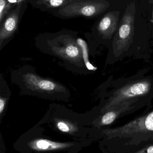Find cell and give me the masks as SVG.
Returning a JSON list of instances; mask_svg holds the SVG:
<instances>
[{
	"label": "cell",
	"mask_w": 153,
	"mask_h": 153,
	"mask_svg": "<svg viewBox=\"0 0 153 153\" xmlns=\"http://www.w3.org/2000/svg\"><path fill=\"white\" fill-rule=\"evenodd\" d=\"M6 100L5 99L1 97L0 98V113L1 114L4 109V107L5 105Z\"/></svg>",
	"instance_id": "obj_14"
},
{
	"label": "cell",
	"mask_w": 153,
	"mask_h": 153,
	"mask_svg": "<svg viewBox=\"0 0 153 153\" xmlns=\"http://www.w3.org/2000/svg\"><path fill=\"white\" fill-rule=\"evenodd\" d=\"M57 127L60 131L65 133L68 132L70 129L68 125L66 123L62 121H60L57 123Z\"/></svg>",
	"instance_id": "obj_13"
},
{
	"label": "cell",
	"mask_w": 153,
	"mask_h": 153,
	"mask_svg": "<svg viewBox=\"0 0 153 153\" xmlns=\"http://www.w3.org/2000/svg\"><path fill=\"white\" fill-rule=\"evenodd\" d=\"M149 89L150 84L147 82H141L134 84L121 90L115 99H117L111 101V103L113 102H116L118 100L119 101L124 99L145 94L149 91Z\"/></svg>",
	"instance_id": "obj_6"
},
{
	"label": "cell",
	"mask_w": 153,
	"mask_h": 153,
	"mask_svg": "<svg viewBox=\"0 0 153 153\" xmlns=\"http://www.w3.org/2000/svg\"><path fill=\"white\" fill-rule=\"evenodd\" d=\"M135 1L128 4L125 13L118 27L117 41L119 42H127L133 37L134 30L135 19Z\"/></svg>",
	"instance_id": "obj_3"
},
{
	"label": "cell",
	"mask_w": 153,
	"mask_h": 153,
	"mask_svg": "<svg viewBox=\"0 0 153 153\" xmlns=\"http://www.w3.org/2000/svg\"><path fill=\"white\" fill-rule=\"evenodd\" d=\"M23 77L27 85L33 90L46 91L58 90V86L54 82L42 79L34 74H25Z\"/></svg>",
	"instance_id": "obj_5"
},
{
	"label": "cell",
	"mask_w": 153,
	"mask_h": 153,
	"mask_svg": "<svg viewBox=\"0 0 153 153\" xmlns=\"http://www.w3.org/2000/svg\"><path fill=\"white\" fill-rule=\"evenodd\" d=\"M110 5V3L106 0H74L55 10L53 13L64 19L78 16L92 18L104 12Z\"/></svg>",
	"instance_id": "obj_1"
},
{
	"label": "cell",
	"mask_w": 153,
	"mask_h": 153,
	"mask_svg": "<svg viewBox=\"0 0 153 153\" xmlns=\"http://www.w3.org/2000/svg\"><path fill=\"white\" fill-rule=\"evenodd\" d=\"M119 14L118 11H112L105 14L98 24V30L106 36H112L118 25Z\"/></svg>",
	"instance_id": "obj_4"
},
{
	"label": "cell",
	"mask_w": 153,
	"mask_h": 153,
	"mask_svg": "<svg viewBox=\"0 0 153 153\" xmlns=\"http://www.w3.org/2000/svg\"><path fill=\"white\" fill-rule=\"evenodd\" d=\"M147 152L148 153H153V146H150L147 149Z\"/></svg>",
	"instance_id": "obj_15"
},
{
	"label": "cell",
	"mask_w": 153,
	"mask_h": 153,
	"mask_svg": "<svg viewBox=\"0 0 153 153\" xmlns=\"http://www.w3.org/2000/svg\"><path fill=\"white\" fill-rule=\"evenodd\" d=\"M116 118V114L113 111L106 113L102 119L103 125H107L112 123Z\"/></svg>",
	"instance_id": "obj_11"
},
{
	"label": "cell",
	"mask_w": 153,
	"mask_h": 153,
	"mask_svg": "<svg viewBox=\"0 0 153 153\" xmlns=\"http://www.w3.org/2000/svg\"><path fill=\"white\" fill-rule=\"evenodd\" d=\"M68 146L67 144L55 143L45 139H40L34 142L32 147L37 150H51L61 149Z\"/></svg>",
	"instance_id": "obj_8"
},
{
	"label": "cell",
	"mask_w": 153,
	"mask_h": 153,
	"mask_svg": "<svg viewBox=\"0 0 153 153\" xmlns=\"http://www.w3.org/2000/svg\"><path fill=\"white\" fill-rule=\"evenodd\" d=\"M145 126L148 130L153 131V112L149 114L146 117Z\"/></svg>",
	"instance_id": "obj_12"
},
{
	"label": "cell",
	"mask_w": 153,
	"mask_h": 153,
	"mask_svg": "<svg viewBox=\"0 0 153 153\" xmlns=\"http://www.w3.org/2000/svg\"><path fill=\"white\" fill-rule=\"evenodd\" d=\"M66 55L69 58H78L80 56V50L76 45L71 44L67 46L65 49Z\"/></svg>",
	"instance_id": "obj_10"
},
{
	"label": "cell",
	"mask_w": 153,
	"mask_h": 153,
	"mask_svg": "<svg viewBox=\"0 0 153 153\" xmlns=\"http://www.w3.org/2000/svg\"><path fill=\"white\" fill-rule=\"evenodd\" d=\"M151 21L153 23V13H152V20H151Z\"/></svg>",
	"instance_id": "obj_17"
},
{
	"label": "cell",
	"mask_w": 153,
	"mask_h": 153,
	"mask_svg": "<svg viewBox=\"0 0 153 153\" xmlns=\"http://www.w3.org/2000/svg\"><path fill=\"white\" fill-rule=\"evenodd\" d=\"M26 1L18 3L1 22L0 39L1 43L3 40L10 37L18 28L19 21L23 15L27 7Z\"/></svg>",
	"instance_id": "obj_2"
},
{
	"label": "cell",
	"mask_w": 153,
	"mask_h": 153,
	"mask_svg": "<svg viewBox=\"0 0 153 153\" xmlns=\"http://www.w3.org/2000/svg\"><path fill=\"white\" fill-rule=\"evenodd\" d=\"M77 44L81 47V49L82 51L84 61L85 65H86L87 69L88 70H90V71H95L96 70V68H95L89 61L88 48H87V45L86 42L81 38L77 39Z\"/></svg>",
	"instance_id": "obj_9"
},
{
	"label": "cell",
	"mask_w": 153,
	"mask_h": 153,
	"mask_svg": "<svg viewBox=\"0 0 153 153\" xmlns=\"http://www.w3.org/2000/svg\"><path fill=\"white\" fill-rule=\"evenodd\" d=\"M149 2L150 3H153V0H149Z\"/></svg>",
	"instance_id": "obj_16"
},
{
	"label": "cell",
	"mask_w": 153,
	"mask_h": 153,
	"mask_svg": "<svg viewBox=\"0 0 153 153\" xmlns=\"http://www.w3.org/2000/svg\"><path fill=\"white\" fill-rule=\"evenodd\" d=\"M74 0H31L35 7L43 10H57L65 6Z\"/></svg>",
	"instance_id": "obj_7"
}]
</instances>
